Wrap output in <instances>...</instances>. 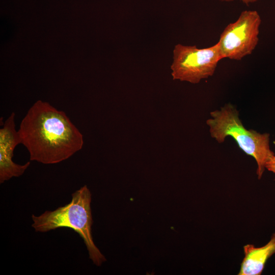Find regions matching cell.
Listing matches in <instances>:
<instances>
[{
    "label": "cell",
    "mask_w": 275,
    "mask_h": 275,
    "mask_svg": "<svg viewBox=\"0 0 275 275\" xmlns=\"http://www.w3.org/2000/svg\"><path fill=\"white\" fill-rule=\"evenodd\" d=\"M91 202V192L84 185L72 194L71 201L65 206L53 211H46L39 216L33 214L32 226L39 232L60 228L73 230L83 239L90 258L96 265L100 266L106 259L93 241Z\"/></svg>",
    "instance_id": "cell-2"
},
{
    "label": "cell",
    "mask_w": 275,
    "mask_h": 275,
    "mask_svg": "<svg viewBox=\"0 0 275 275\" xmlns=\"http://www.w3.org/2000/svg\"><path fill=\"white\" fill-rule=\"evenodd\" d=\"M15 114L13 112L0 129V183H3L13 177L22 175L30 165V162L21 165L13 160V151L20 144V139L16 130Z\"/></svg>",
    "instance_id": "cell-6"
},
{
    "label": "cell",
    "mask_w": 275,
    "mask_h": 275,
    "mask_svg": "<svg viewBox=\"0 0 275 275\" xmlns=\"http://www.w3.org/2000/svg\"><path fill=\"white\" fill-rule=\"evenodd\" d=\"M219 1L222 2H232L234 0H219ZM239 1H240L243 4H245L246 5H249L250 4L256 2L259 0H239Z\"/></svg>",
    "instance_id": "cell-9"
},
{
    "label": "cell",
    "mask_w": 275,
    "mask_h": 275,
    "mask_svg": "<svg viewBox=\"0 0 275 275\" xmlns=\"http://www.w3.org/2000/svg\"><path fill=\"white\" fill-rule=\"evenodd\" d=\"M244 257L239 275H260L269 258L275 254V233L264 245L256 247L248 244L243 246Z\"/></svg>",
    "instance_id": "cell-7"
},
{
    "label": "cell",
    "mask_w": 275,
    "mask_h": 275,
    "mask_svg": "<svg viewBox=\"0 0 275 275\" xmlns=\"http://www.w3.org/2000/svg\"><path fill=\"white\" fill-rule=\"evenodd\" d=\"M18 132L31 161L54 164L81 149L83 135L65 113L36 101L22 120Z\"/></svg>",
    "instance_id": "cell-1"
},
{
    "label": "cell",
    "mask_w": 275,
    "mask_h": 275,
    "mask_svg": "<svg viewBox=\"0 0 275 275\" xmlns=\"http://www.w3.org/2000/svg\"><path fill=\"white\" fill-rule=\"evenodd\" d=\"M222 59L218 43L203 48L177 44L173 51L171 75L174 80L198 84L212 76Z\"/></svg>",
    "instance_id": "cell-4"
},
{
    "label": "cell",
    "mask_w": 275,
    "mask_h": 275,
    "mask_svg": "<svg viewBox=\"0 0 275 275\" xmlns=\"http://www.w3.org/2000/svg\"><path fill=\"white\" fill-rule=\"evenodd\" d=\"M261 19L256 10L242 11L221 33L218 42L223 59L240 61L251 54L259 41Z\"/></svg>",
    "instance_id": "cell-5"
},
{
    "label": "cell",
    "mask_w": 275,
    "mask_h": 275,
    "mask_svg": "<svg viewBox=\"0 0 275 275\" xmlns=\"http://www.w3.org/2000/svg\"><path fill=\"white\" fill-rule=\"evenodd\" d=\"M239 114L230 104L225 105L220 110L210 113L211 118L206 121L211 136L219 143L230 136L239 147L247 155L252 156L257 163V174L262 177L265 164L274 155L269 147V134L260 133L253 129H246L239 118Z\"/></svg>",
    "instance_id": "cell-3"
},
{
    "label": "cell",
    "mask_w": 275,
    "mask_h": 275,
    "mask_svg": "<svg viewBox=\"0 0 275 275\" xmlns=\"http://www.w3.org/2000/svg\"><path fill=\"white\" fill-rule=\"evenodd\" d=\"M265 169L268 171L275 173V155L271 156L266 162L265 166Z\"/></svg>",
    "instance_id": "cell-8"
}]
</instances>
